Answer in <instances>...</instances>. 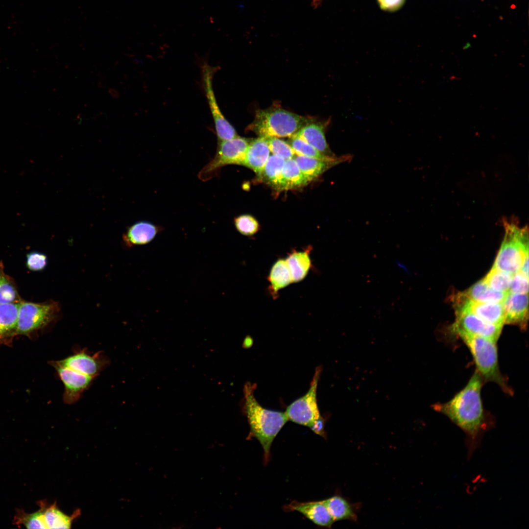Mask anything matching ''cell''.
I'll list each match as a JSON object with an SVG mask.
<instances>
[{
  "instance_id": "cell-1",
  "label": "cell",
  "mask_w": 529,
  "mask_h": 529,
  "mask_svg": "<svg viewBox=\"0 0 529 529\" xmlns=\"http://www.w3.org/2000/svg\"><path fill=\"white\" fill-rule=\"evenodd\" d=\"M483 381L476 370L467 385L451 399L433 405L435 411L447 416L465 433L469 457L479 446L484 433L490 426L481 398Z\"/></svg>"
},
{
  "instance_id": "cell-2",
  "label": "cell",
  "mask_w": 529,
  "mask_h": 529,
  "mask_svg": "<svg viewBox=\"0 0 529 529\" xmlns=\"http://www.w3.org/2000/svg\"><path fill=\"white\" fill-rule=\"evenodd\" d=\"M255 385L250 382L243 388L245 412L250 428L249 436L260 442L264 452V462H267L272 442L289 419L285 412L262 407L255 397Z\"/></svg>"
},
{
  "instance_id": "cell-3",
  "label": "cell",
  "mask_w": 529,
  "mask_h": 529,
  "mask_svg": "<svg viewBox=\"0 0 529 529\" xmlns=\"http://www.w3.org/2000/svg\"><path fill=\"white\" fill-rule=\"evenodd\" d=\"M469 349L483 380L498 385L505 392H512L499 367L497 341L483 337L460 334L457 336Z\"/></svg>"
},
{
  "instance_id": "cell-4",
  "label": "cell",
  "mask_w": 529,
  "mask_h": 529,
  "mask_svg": "<svg viewBox=\"0 0 529 529\" xmlns=\"http://www.w3.org/2000/svg\"><path fill=\"white\" fill-rule=\"evenodd\" d=\"M312 119L280 108L258 110L250 129L259 137L290 138Z\"/></svg>"
},
{
  "instance_id": "cell-5",
  "label": "cell",
  "mask_w": 529,
  "mask_h": 529,
  "mask_svg": "<svg viewBox=\"0 0 529 529\" xmlns=\"http://www.w3.org/2000/svg\"><path fill=\"white\" fill-rule=\"evenodd\" d=\"M504 225L505 236L493 267L513 275L529 257L528 228L506 220Z\"/></svg>"
},
{
  "instance_id": "cell-6",
  "label": "cell",
  "mask_w": 529,
  "mask_h": 529,
  "mask_svg": "<svg viewBox=\"0 0 529 529\" xmlns=\"http://www.w3.org/2000/svg\"><path fill=\"white\" fill-rule=\"evenodd\" d=\"M321 368H316L307 393L296 400L285 412L289 420L307 426L319 435L325 436L324 420L320 416L316 400V390Z\"/></svg>"
},
{
  "instance_id": "cell-7",
  "label": "cell",
  "mask_w": 529,
  "mask_h": 529,
  "mask_svg": "<svg viewBox=\"0 0 529 529\" xmlns=\"http://www.w3.org/2000/svg\"><path fill=\"white\" fill-rule=\"evenodd\" d=\"M61 313L58 302L43 303L21 301L18 311L16 335L28 336L56 322Z\"/></svg>"
},
{
  "instance_id": "cell-8",
  "label": "cell",
  "mask_w": 529,
  "mask_h": 529,
  "mask_svg": "<svg viewBox=\"0 0 529 529\" xmlns=\"http://www.w3.org/2000/svg\"><path fill=\"white\" fill-rule=\"evenodd\" d=\"M250 142L239 136L228 140L218 141L216 154L199 171V179L206 181L212 179L216 176L219 169L226 165H242Z\"/></svg>"
},
{
  "instance_id": "cell-9",
  "label": "cell",
  "mask_w": 529,
  "mask_h": 529,
  "mask_svg": "<svg viewBox=\"0 0 529 529\" xmlns=\"http://www.w3.org/2000/svg\"><path fill=\"white\" fill-rule=\"evenodd\" d=\"M202 71V83L214 121L218 141L234 138L238 136L237 132L221 112L215 96L212 80L215 68L205 64Z\"/></svg>"
},
{
  "instance_id": "cell-10",
  "label": "cell",
  "mask_w": 529,
  "mask_h": 529,
  "mask_svg": "<svg viewBox=\"0 0 529 529\" xmlns=\"http://www.w3.org/2000/svg\"><path fill=\"white\" fill-rule=\"evenodd\" d=\"M455 313L456 319L452 330L457 336H478L497 341L503 327L489 323L469 312L460 311Z\"/></svg>"
},
{
  "instance_id": "cell-11",
  "label": "cell",
  "mask_w": 529,
  "mask_h": 529,
  "mask_svg": "<svg viewBox=\"0 0 529 529\" xmlns=\"http://www.w3.org/2000/svg\"><path fill=\"white\" fill-rule=\"evenodd\" d=\"M455 311L471 312L484 320L503 327L505 324V313L502 303H483L473 301L463 292L453 297Z\"/></svg>"
},
{
  "instance_id": "cell-12",
  "label": "cell",
  "mask_w": 529,
  "mask_h": 529,
  "mask_svg": "<svg viewBox=\"0 0 529 529\" xmlns=\"http://www.w3.org/2000/svg\"><path fill=\"white\" fill-rule=\"evenodd\" d=\"M50 364L56 369L64 384V402L67 404H74L90 386L94 378L61 366L55 361H51Z\"/></svg>"
},
{
  "instance_id": "cell-13",
  "label": "cell",
  "mask_w": 529,
  "mask_h": 529,
  "mask_svg": "<svg viewBox=\"0 0 529 529\" xmlns=\"http://www.w3.org/2000/svg\"><path fill=\"white\" fill-rule=\"evenodd\" d=\"M69 368L94 378L105 366L107 361L99 353L91 355L85 350L76 352L62 360L55 361Z\"/></svg>"
},
{
  "instance_id": "cell-14",
  "label": "cell",
  "mask_w": 529,
  "mask_h": 529,
  "mask_svg": "<svg viewBox=\"0 0 529 529\" xmlns=\"http://www.w3.org/2000/svg\"><path fill=\"white\" fill-rule=\"evenodd\" d=\"M505 313V324L517 325L525 330L529 317L528 293L508 291L502 302Z\"/></svg>"
},
{
  "instance_id": "cell-15",
  "label": "cell",
  "mask_w": 529,
  "mask_h": 529,
  "mask_svg": "<svg viewBox=\"0 0 529 529\" xmlns=\"http://www.w3.org/2000/svg\"><path fill=\"white\" fill-rule=\"evenodd\" d=\"M289 511H297L317 526L331 528L335 522L323 501L309 502L293 501L286 506Z\"/></svg>"
},
{
  "instance_id": "cell-16",
  "label": "cell",
  "mask_w": 529,
  "mask_h": 529,
  "mask_svg": "<svg viewBox=\"0 0 529 529\" xmlns=\"http://www.w3.org/2000/svg\"><path fill=\"white\" fill-rule=\"evenodd\" d=\"M349 156L336 157L330 160H322L296 155L295 160L298 168L309 183L315 180L331 167L348 160Z\"/></svg>"
},
{
  "instance_id": "cell-17",
  "label": "cell",
  "mask_w": 529,
  "mask_h": 529,
  "mask_svg": "<svg viewBox=\"0 0 529 529\" xmlns=\"http://www.w3.org/2000/svg\"><path fill=\"white\" fill-rule=\"evenodd\" d=\"M161 231V227L146 221H140L129 226L123 235L126 247L146 244L151 241Z\"/></svg>"
},
{
  "instance_id": "cell-18",
  "label": "cell",
  "mask_w": 529,
  "mask_h": 529,
  "mask_svg": "<svg viewBox=\"0 0 529 529\" xmlns=\"http://www.w3.org/2000/svg\"><path fill=\"white\" fill-rule=\"evenodd\" d=\"M20 302L0 304V343L8 345L16 336Z\"/></svg>"
},
{
  "instance_id": "cell-19",
  "label": "cell",
  "mask_w": 529,
  "mask_h": 529,
  "mask_svg": "<svg viewBox=\"0 0 529 529\" xmlns=\"http://www.w3.org/2000/svg\"><path fill=\"white\" fill-rule=\"evenodd\" d=\"M270 152L264 138L254 139L249 143L242 165L252 169L259 175L269 156Z\"/></svg>"
},
{
  "instance_id": "cell-20",
  "label": "cell",
  "mask_w": 529,
  "mask_h": 529,
  "mask_svg": "<svg viewBox=\"0 0 529 529\" xmlns=\"http://www.w3.org/2000/svg\"><path fill=\"white\" fill-rule=\"evenodd\" d=\"M326 123L312 122L300 129L294 135L301 138L320 153L330 157H335L327 143L325 136Z\"/></svg>"
},
{
  "instance_id": "cell-21",
  "label": "cell",
  "mask_w": 529,
  "mask_h": 529,
  "mask_svg": "<svg viewBox=\"0 0 529 529\" xmlns=\"http://www.w3.org/2000/svg\"><path fill=\"white\" fill-rule=\"evenodd\" d=\"M311 247L304 251H292L286 259L291 273L293 283L303 280L311 267Z\"/></svg>"
},
{
  "instance_id": "cell-22",
  "label": "cell",
  "mask_w": 529,
  "mask_h": 529,
  "mask_svg": "<svg viewBox=\"0 0 529 529\" xmlns=\"http://www.w3.org/2000/svg\"><path fill=\"white\" fill-rule=\"evenodd\" d=\"M269 290L273 297H277L280 290L292 282L290 270L286 259H279L272 265L268 277Z\"/></svg>"
},
{
  "instance_id": "cell-23",
  "label": "cell",
  "mask_w": 529,
  "mask_h": 529,
  "mask_svg": "<svg viewBox=\"0 0 529 529\" xmlns=\"http://www.w3.org/2000/svg\"><path fill=\"white\" fill-rule=\"evenodd\" d=\"M507 292L493 289L483 279L477 282L463 292L469 299L483 303H502Z\"/></svg>"
},
{
  "instance_id": "cell-24",
  "label": "cell",
  "mask_w": 529,
  "mask_h": 529,
  "mask_svg": "<svg viewBox=\"0 0 529 529\" xmlns=\"http://www.w3.org/2000/svg\"><path fill=\"white\" fill-rule=\"evenodd\" d=\"M308 183L295 160H285L282 169L281 191L298 189Z\"/></svg>"
},
{
  "instance_id": "cell-25",
  "label": "cell",
  "mask_w": 529,
  "mask_h": 529,
  "mask_svg": "<svg viewBox=\"0 0 529 529\" xmlns=\"http://www.w3.org/2000/svg\"><path fill=\"white\" fill-rule=\"evenodd\" d=\"M285 161V160L279 156L271 155L259 177L275 189L281 191L282 169Z\"/></svg>"
},
{
  "instance_id": "cell-26",
  "label": "cell",
  "mask_w": 529,
  "mask_h": 529,
  "mask_svg": "<svg viewBox=\"0 0 529 529\" xmlns=\"http://www.w3.org/2000/svg\"><path fill=\"white\" fill-rule=\"evenodd\" d=\"M322 501L335 522L343 520L356 521L357 515L352 505L343 497L335 495Z\"/></svg>"
},
{
  "instance_id": "cell-27",
  "label": "cell",
  "mask_w": 529,
  "mask_h": 529,
  "mask_svg": "<svg viewBox=\"0 0 529 529\" xmlns=\"http://www.w3.org/2000/svg\"><path fill=\"white\" fill-rule=\"evenodd\" d=\"M21 301L12 279L4 271V266L0 263V304Z\"/></svg>"
},
{
  "instance_id": "cell-28",
  "label": "cell",
  "mask_w": 529,
  "mask_h": 529,
  "mask_svg": "<svg viewBox=\"0 0 529 529\" xmlns=\"http://www.w3.org/2000/svg\"><path fill=\"white\" fill-rule=\"evenodd\" d=\"M512 277V274L492 267L483 279L493 289L498 291L508 292Z\"/></svg>"
},
{
  "instance_id": "cell-29",
  "label": "cell",
  "mask_w": 529,
  "mask_h": 529,
  "mask_svg": "<svg viewBox=\"0 0 529 529\" xmlns=\"http://www.w3.org/2000/svg\"><path fill=\"white\" fill-rule=\"evenodd\" d=\"M288 143L297 155L322 160H330L336 157L328 156L320 153L304 140L295 135L290 138Z\"/></svg>"
},
{
  "instance_id": "cell-30",
  "label": "cell",
  "mask_w": 529,
  "mask_h": 529,
  "mask_svg": "<svg viewBox=\"0 0 529 529\" xmlns=\"http://www.w3.org/2000/svg\"><path fill=\"white\" fill-rule=\"evenodd\" d=\"M44 517L48 529H69L72 518L51 505L44 510Z\"/></svg>"
},
{
  "instance_id": "cell-31",
  "label": "cell",
  "mask_w": 529,
  "mask_h": 529,
  "mask_svg": "<svg viewBox=\"0 0 529 529\" xmlns=\"http://www.w3.org/2000/svg\"><path fill=\"white\" fill-rule=\"evenodd\" d=\"M265 139L270 151L273 154L279 156L285 160L293 158L296 155L294 151L288 143L276 137L265 138Z\"/></svg>"
},
{
  "instance_id": "cell-32",
  "label": "cell",
  "mask_w": 529,
  "mask_h": 529,
  "mask_svg": "<svg viewBox=\"0 0 529 529\" xmlns=\"http://www.w3.org/2000/svg\"><path fill=\"white\" fill-rule=\"evenodd\" d=\"M234 223L237 230L244 236H252L259 229V224L257 220L249 215H242L236 217Z\"/></svg>"
},
{
  "instance_id": "cell-33",
  "label": "cell",
  "mask_w": 529,
  "mask_h": 529,
  "mask_svg": "<svg viewBox=\"0 0 529 529\" xmlns=\"http://www.w3.org/2000/svg\"><path fill=\"white\" fill-rule=\"evenodd\" d=\"M20 522L28 529H48L43 509L33 513L25 514L22 517Z\"/></svg>"
},
{
  "instance_id": "cell-34",
  "label": "cell",
  "mask_w": 529,
  "mask_h": 529,
  "mask_svg": "<svg viewBox=\"0 0 529 529\" xmlns=\"http://www.w3.org/2000/svg\"><path fill=\"white\" fill-rule=\"evenodd\" d=\"M508 291L515 293H528L529 277L520 270L513 274Z\"/></svg>"
},
{
  "instance_id": "cell-35",
  "label": "cell",
  "mask_w": 529,
  "mask_h": 529,
  "mask_svg": "<svg viewBox=\"0 0 529 529\" xmlns=\"http://www.w3.org/2000/svg\"><path fill=\"white\" fill-rule=\"evenodd\" d=\"M26 263L27 267L30 270H42L47 264V257L43 253L32 252L27 255Z\"/></svg>"
},
{
  "instance_id": "cell-36",
  "label": "cell",
  "mask_w": 529,
  "mask_h": 529,
  "mask_svg": "<svg viewBox=\"0 0 529 529\" xmlns=\"http://www.w3.org/2000/svg\"><path fill=\"white\" fill-rule=\"evenodd\" d=\"M380 7L384 11L393 12L401 8L406 0H377Z\"/></svg>"
},
{
  "instance_id": "cell-37",
  "label": "cell",
  "mask_w": 529,
  "mask_h": 529,
  "mask_svg": "<svg viewBox=\"0 0 529 529\" xmlns=\"http://www.w3.org/2000/svg\"><path fill=\"white\" fill-rule=\"evenodd\" d=\"M323 0H311L312 4L314 7H317L321 3Z\"/></svg>"
}]
</instances>
